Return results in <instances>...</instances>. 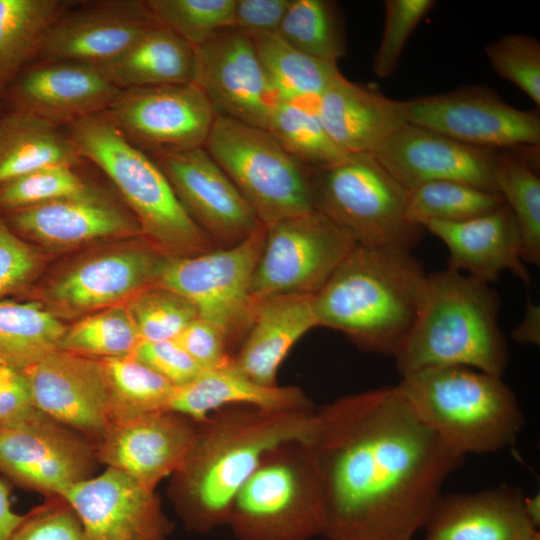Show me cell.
I'll list each match as a JSON object with an SVG mask.
<instances>
[{
	"label": "cell",
	"mask_w": 540,
	"mask_h": 540,
	"mask_svg": "<svg viewBox=\"0 0 540 540\" xmlns=\"http://www.w3.org/2000/svg\"><path fill=\"white\" fill-rule=\"evenodd\" d=\"M311 448L328 540H412L463 462L399 386L345 397L321 411Z\"/></svg>",
	"instance_id": "obj_1"
},
{
	"label": "cell",
	"mask_w": 540,
	"mask_h": 540,
	"mask_svg": "<svg viewBox=\"0 0 540 540\" xmlns=\"http://www.w3.org/2000/svg\"><path fill=\"white\" fill-rule=\"evenodd\" d=\"M312 409L231 416L198 430L175 473L171 497L189 529L208 531L228 522L241 487L273 451L290 444L312 446L320 429Z\"/></svg>",
	"instance_id": "obj_2"
},
{
	"label": "cell",
	"mask_w": 540,
	"mask_h": 540,
	"mask_svg": "<svg viewBox=\"0 0 540 540\" xmlns=\"http://www.w3.org/2000/svg\"><path fill=\"white\" fill-rule=\"evenodd\" d=\"M427 276L410 250L356 244L313 296L318 326L394 356L418 317Z\"/></svg>",
	"instance_id": "obj_3"
},
{
	"label": "cell",
	"mask_w": 540,
	"mask_h": 540,
	"mask_svg": "<svg viewBox=\"0 0 540 540\" xmlns=\"http://www.w3.org/2000/svg\"><path fill=\"white\" fill-rule=\"evenodd\" d=\"M490 284L446 268L427 276L418 317L394 355L401 377L463 366L502 376L509 362Z\"/></svg>",
	"instance_id": "obj_4"
},
{
	"label": "cell",
	"mask_w": 540,
	"mask_h": 540,
	"mask_svg": "<svg viewBox=\"0 0 540 540\" xmlns=\"http://www.w3.org/2000/svg\"><path fill=\"white\" fill-rule=\"evenodd\" d=\"M68 135L79 155L115 184L143 237L161 254L181 258L217 249L189 216L151 156L133 145L106 111L71 123Z\"/></svg>",
	"instance_id": "obj_5"
},
{
	"label": "cell",
	"mask_w": 540,
	"mask_h": 540,
	"mask_svg": "<svg viewBox=\"0 0 540 540\" xmlns=\"http://www.w3.org/2000/svg\"><path fill=\"white\" fill-rule=\"evenodd\" d=\"M398 386L420 418L463 457L511 446L524 425L517 397L502 376L438 367L404 376Z\"/></svg>",
	"instance_id": "obj_6"
},
{
	"label": "cell",
	"mask_w": 540,
	"mask_h": 540,
	"mask_svg": "<svg viewBox=\"0 0 540 540\" xmlns=\"http://www.w3.org/2000/svg\"><path fill=\"white\" fill-rule=\"evenodd\" d=\"M311 177L314 210L357 244L411 250L420 241L424 228L407 217L410 192L374 154H350Z\"/></svg>",
	"instance_id": "obj_7"
},
{
	"label": "cell",
	"mask_w": 540,
	"mask_h": 540,
	"mask_svg": "<svg viewBox=\"0 0 540 540\" xmlns=\"http://www.w3.org/2000/svg\"><path fill=\"white\" fill-rule=\"evenodd\" d=\"M204 148L264 225L314 210L311 169L266 129L216 115Z\"/></svg>",
	"instance_id": "obj_8"
},
{
	"label": "cell",
	"mask_w": 540,
	"mask_h": 540,
	"mask_svg": "<svg viewBox=\"0 0 540 540\" xmlns=\"http://www.w3.org/2000/svg\"><path fill=\"white\" fill-rule=\"evenodd\" d=\"M270 454L235 497L228 520L235 534L241 540H308L321 535L323 491L310 446L296 464Z\"/></svg>",
	"instance_id": "obj_9"
},
{
	"label": "cell",
	"mask_w": 540,
	"mask_h": 540,
	"mask_svg": "<svg viewBox=\"0 0 540 540\" xmlns=\"http://www.w3.org/2000/svg\"><path fill=\"white\" fill-rule=\"evenodd\" d=\"M263 224L242 242L202 254L166 258L154 282L190 301L199 317L217 325L230 347L252 321L251 282L265 238Z\"/></svg>",
	"instance_id": "obj_10"
},
{
	"label": "cell",
	"mask_w": 540,
	"mask_h": 540,
	"mask_svg": "<svg viewBox=\"0 0 540 540\" xmlns=\"http://www.w3.org/2000/svg\"><path fill=\"white\" fill-rule=\"evenodd\" d=\"M254 269V302L288 294L314 296L356 241L317 210L265 225Z\"/></svg>",
	"instance_id": "obj_11"
},
{
	"label": "cell",
	"mask_w": 540,
	"mask_h": 540,
	"mask_svg": "<svg viewBox=\"0 0 540 540\" xmlns=\"http://www.w3.org/2000/svg\"><path fill=\"white\" fill-rule=\"evenodd\" d=\"M98 463L95 444L36 408L0 422V473L20 488L62 496Z\"/></svg>",
	"instance_id": "obj_12"
},
{
	"label": "cell",
	"mask_w": 540,
	"mask_h": 540,
	"mask_svg": "<svg viewBox=\"0 0 540 540\" xmlns=\"http://www.w3.org/2000/svg\"><path fill=\"white\" fill-rule=\"evenodd\" d=\"M406 102L407 123L483 149L538 148L540 116L514 108L485 86L417 97Z\"/></svg>",
	"instance_id": "obj_13"
},
{
	"label": "cell",
	"mask_w": 540,
	"mask_h": 540,
	"mask_svg": "<svg viewBox=\"0 0 540 540\" xmlns=\"http://www.w3.org/2000/svg\"><path fill=\"white\" fill-rule=\"evenodd\" d=\"M106 113L133 145L151 154L204 147L216 117L194 82L122 88Z\"/></svg>",
	"instance_id": "obj_14"
},
{
	"label": "cell",
	"mask_w": 540,
	"mask_h": 540,
	"mask_svg": "<svg viewBox=\"0 0 540 540\" xmlns=\"http://www.w3.org/2000/svg\"><path fill=\"white\" fill-rule=\"evenodd\" d=\"M179 201L217 248L236 245L263 223L204 147L151 154Z\"/></svg>",
	"instance_id": "obj_15"
},
{
	"label": "cell",
	"mask_w": 540,
	"mask_h": 540,
	"mask_svg": "<svg viewBox=\"0 0 540 540\" xmlns=\"http://www.w3.org/2000/svg\"><path fill=\"white\" fill-rule=\"evenodd\" d=\"M194 83L216 115L263 129L278 100L252 40L235 28L195 47Z\"/></svg>",
	"instance_id": "obj_16"
},
{
	"label": "cell",
	"mask_w": 540,
	"mask_h": 540,
	"mask_svg": "<svg viewBox=\"0 0 540 540\" xmlns=\"http://www.w3.org/2000/svg\"><path fill=\"white\" fill-rule=\"evenodd\" d=\"M373 154L409 192L429 182L457 181L499 193L495 150L469 146L418 125L404 124Z\"/></svg>",
	"instance_id": "obj_17"
},
{
	"label": "cell",
	"mask_w": 540,
	"mask_h": 540,
	"mask_svg": "<svg viewBox=\"0 0 540 540\" xmlns=\"http://www.w3.org/2000/svg\"><path fill=\"white\" fill-rule=\"evenodd\" d=\"M61 497L92 540H166L173 528L155 490L113 468L71 486Z\"/></svg>",
	"instance_id": "obj_18"
},
{
	"label": "cell",
	"mask_w": 540,
	"mask_h": 540,
	"mask_svg": "<svg viewBox=\"0 0 540 540\" xmlns=\"http://www.w3.org/2000/svg\"><path fill=\"white\" fill-rule=\"evenodd\" d=\"M122 88L101 65L38 61L13 80L2 99L56 125L106 111Z\"/></svg>",
	"instance_id": "obj_19"
},
{
	"label": "cell",
	"mask_w": 540,
	"mask_h": 540,
	"mask_svg": "<svg viewBox=\"0 0 540 540\" xmlns=\"http://www.w3.org/2000/svg\"><path fill=\"white\" fill-rule=\"evenodd\" d=\"M34 407L97 445L109 426L98 359L56 350L24 369Z\"/></svg>",
	"instance_id": "obj_20"
},
{
	"label": "cell",
	"mask_w": 540,
	"mask_h": 540,
	"mask_svg": "<svg viewBox=\"0 0 540 540\" xmlns=\"http://www.w3.org/2000/svg\"><path fill=\"white\" fill-rule=\"evenodd\" d=\"M158 23L145 1L87 4L59 16L51 24L37 58L103 66L123 54Z\"/></svg>",
	"instance_id": "obj_21"
},
{
	"label": "cell",
	"mask_w": 540,
	"mask_h": 540,
	"mask_svg": "<svg viewBox=\"0 0 540 540\" xmlns=\"http://www.w3.org/2000/svg\"><path fill=\"white\" fill-rule=\"evenodd\" d=\"M198 429L191 420L157 411L110 425L96 445L98 461L154 489L175 474L195 445Z\"/></svg>",
	"instance_id": "obj_22"
},
{
	"label": "cell",
	"mask_w": 540,
	"mask_h": 540,
	"mask_svg": "<svg viewBox=\"0 0 540 540\" xmlns=\"http://www.w3.org/2000/svg\"><path fill=\"white\" fill-rule=\"evenodd\" d=\"M166 256L148 241L105 252L77 264L47 290L52 308L66 315L124 304L154 285Z\"/></svg>",
	"instance_id": "obj_23"
},
{
	"label": "cell",
	"mask_w": 540,
	"mask_h": 540,
	"mask_svg": "<svg viewBox=\"0 0 540 540\" xmlns=\"http://www.w3.org/2000/svg\"><path fill=\"white\" fill-rule=\"evenodd\" d=\"M24 240L71 246L113 237L143 236L134 215L102 191L81 194L2 214Z\"/></svg>",
	"instance_id": "obj_24"
},
{
	"label": "cell",
	"mask_w": 540,
	"mask_h": 540,
	"mask_svg": "<svg viewBox=\"0 0 540 540\" xmlns=\"http://www.w3.org/2000/svg\"><path fill=\"white\" fill-rule=\"evenodd\" d=\"M424 229L447 247V268L488 284L496 282L502 271L509 270L524 283H530L521 256L518 227L506 204L464 221L429 222Z\"/></svg>",
	"instance_id": "obj_25"
},
{
	"label": "cell",
	"mask_w": 540,
	"mask_h": 540,
	"mask_svg": "<svg viewBox=\"0 0 540 540\" xmlns=\"http://www.w3.org/2000/svg\"><path fill=\"white\" fill-rule=\"evenodd\" d=\"M424 540H528L539 531L518 489L496 487L440 496L424 523Z\"/></svg>",
	"instance_id": "obj_26"
},
{
	"label": "cell",
	"mask_w": 540,
	"mask_h": 540,
	"mask_svg": "<svg viewBox=\"0 0 540 540\" xmlns=\"http://www.w3.org/2000/svg\"><path fill=\"white\" fill-rule=\"evenodd\" d=\"M331 139L348 154H373L407 123L406 102L338 76L315 103Z\"/></svg>",
	"instance_id": "obj_27"
},
{
	"label": "cell",
	"mask_w": 540,
	"mask_h": 540,
	"mask_svg": "<svg viewBox=\"0 0 540 540\" xmlns=\"http://www.w3.org/2000/svg\"><path fill=\"white\" fill-rule=\"evenodd\" d=\"M314 327H318V322L313 296L288 294L258 301L233 364L257 383L278 385L276 376L282 361Z\"/></svg>",
	"instance_id": "obj_28"
},
{
	"label": "cell",
	"mask_w": 540,
	"mask_h": 540,
	"mask_svg": "<svg viewBox=\"0 0 540 540\" xmlns=\"http://www.w3.org/2000/svg\"><path fill=\"white\" fill-rule=\"evenodd\" d=\"M248 405L267 412L311 409L302 390L255 382L231 364L203 370L188 384L176 387L167 411L194 422H205L212 411L226 405Z\"/></svg>",
	"instance_id": "obj_29"
},
{
	"label": "cell",
	"mask_w": 540,
	"mask_h": 540,
	"mask_svg": "<svg viewBox=\"0 0 540 540\" xmlns=\"http://www.w3.org/2000/svg\"><path fill=\"white\" fill-rule=\"evenodd\" d=\"M79 155L68 133L27 111L0 115V184L48 166H71Z\"/></svg>",
	"instance_id": "obj_30"
},
{
	"label": "cell",
	"mask_w": 540,
	"mask_h": 540,
	"mask_svg": "<svg viewBox=\"0 0 540 540\" xmlns=\"http://www.w3.org/2000/svg\"><path fill=\"white\" fill-rule=\"evenodd\" d=\"M103 67L121 88L191 83L195 48L158 23Z\"/></svg>",
	"instance_id": "obj_31"
},
{
	"label": "cell",
	"mask_w": 540,
	"mask_h": 540,
	"mask_svg": "<svg viewBox=\"0 0 540 540\" xmlns=\"http://www.w3.org/2000/svg\"><path fill=\"white\" fill-rule=\"evenodd\" d=\"M250 39L278 99L315 105L323 92L341 75L337 64L296 49L278 33Z\"/></svg>",
	"instance_id": "obj_32"
},
{
	"label": "cell",
	"mask_w": 540,
	"mask_h": 540,
	"mask_svg": "<svg viewBox=\"0 0 540 540\" xmlns=\"http://www.w3.org/2000/svg\"><path fill=\"white\" fill-rule=\"evenodd\" d=\"M66 2L0 0V99L37 57L43 38Z\"/></svg>",
	"instance_id": "obj_33"
},
{
	"label": "cell",
	"mask_w": 540,
	"mask_h": 540,
	"mask_svg": "<svg viewBox=\"0 0 540 540\" xmlns=\"http://www.w3.org/2000/svg\"><path fill=\"white\" fill-rule=\"evenodd\" d=\"M98 361L106 387L110 425L167 411L176 387L163 376L133 355Z\"/></svg>",
	"instance_id": "obj_34"
},
{
	"label": "cell",
	"mask_w": 540,
	"mask_h": 540,
	"mask_svg": "<svg viewBox=\"0 0 540 540\" xmlns=\"http://www.w3.org/2000/svg\"><path fill=\"white\" fill-rule=\"evenodd\" d=\"M66 328L38 302L0 300V363L26 369L59 350Z\"/></svg>",
	"instance_id": "obj_35"
},
{
	"label": "cell",
	"mask_w": 540,
	"mask_h": 540,
	"mask_svg": "<svg viewBox=\"0 0 540 540\" xmlns=\"http://www.w3.org/2000/svg\"><path fill=\"white\" fill-rule=\"evenodd\" d=\"M266 130L287 153L311 170L332 167L350 155L328 135L313 104L278 99Z\"/></svg>",
	"instance_id": "obj_36"
},
{
	"label": "cell",
	"mask_w": 540,
	"mask_h": 540,
	"mask_svg": "<svg viewBox=\"0 0 540 540\" xmlns=\"http://www.w3.org/2000/svg\"><path fill=\"white\" fill-rule=\"evenodd\" d=\"M278 35L296 49L337 64L347 53L341 11L330 0H291Z\"/></svg>",
	"instance_id": "obj_37"
},
{
	"label": "cell",
	"mask_w": 540,
	"mask_h": 540,
	"mask_svg": "<svg viewBox=\"0 0 540 540\" xmlns=\"http://www.w3.org/2000/svg\"><path fill=\"white\" fill-rule=\"evenodd\" d=\"M498 192L518 227L524 263H540V179L527 160L498 153L495 164Z\"/></svg>",
	"instance_id": "obj_38"
},
{
	"label": "cell",
	"mask_w": 540,
	"mask_h": 540,
	"mask_svg": "<svg viewBox=\"0 0 540 540\" xmlns=\"http://www.w3.org/2000/svg\"><path fill=\"white\" fill-rule=\"evenodd\" d=\"M505 204L500 193L457 181L425 183L410 191L407 217L422 228L429 222H459Z\"/></svg>",
	"instance_id": "obj_39"
},
{
	"label": "cell",
	"mask_w": 540,
	"mask_h": 540,
	"mask_svg": "<svg viewBox=\"0 0 540 540\" xmlns=\"http://www.w3.org/2000/svg\"><path fill=\"white\" fill-rule=\"evenodd\" d=\"M141 342L125 304L106 308L66 328L59 350L101 359L132 355Z\"/></svg>",
	"instance_id": "obj_40"
},
{
	"label": "cell",
	"mask_w": 540,
	"mask_h": 540,
	"mask_svg": "<svg viewBox=\"0 0 540 540\" xmlns=\"http://www.w3.org/2000/svg\"><path fill=\"white\" fill-rule=\"evenodd\" d=\"M160 24L194 48L232 28L235 0H147Z\"/></svg>",
	"instance_id": "obj_41"
},
{
	"label": "cell",
	"mask_w": 540,
	"mask_h": 540,
	"mask_svg": "<svg viewBox=\"0 0 540 540\" xmlns=\"http://www.w3.org/2000/svg\"><path fill=\"white\" fill-rule=\"evenodd\" d=\"M125 305L141 341L172 340L199 317L185 297L158 285L142 289Z\"/></svg>",
	"instance_id": "obj_42"
},
{
	"label": "cell",
	"mask_w": 540,
	"mask_h": 540,
	"mask_svg": "<svg viewBox=\"0 0 540 540\" xmlns=\"http://www.w3.org/2000/svg\"><path fill=\"white\" fill-rule=\"evenodd\" d=\"M90 186L71 166H48L0 184V213L78 195Z\"/></svg>",
	"instance_id": "obj_43"
},
{
	"label": "cell",
	"mask_w": 540,
	"mask_h": 540,
	"mask_svg": "<svg viewBox=\"0 0 540 540\" xmlns=\"http://www.w3.org/2000/svg\"><path fill=\"white\" fill-rule=\"evenodd\" d=\"M493 69L540 106V43L524 34L503 35L484 48Z\"/></svg>",
	"instance_id": "obj_44"
},
{
	"label": "cell",
	"mask_w": 540,
	"mask_h": 540,
	"mask_svg": "<svg viewBox=\"0 0 540 540\" xmlns=\"http://www.w3.org/2000/svg\"><path fill=\"white\" fill-rule=\"evenodd\" d=\"M434 5L433 0L384 2L383 34L372 60V70L377 77L387 78L394 73L407 40Z\"/></svg>",
	"instance_id": "obj_45"
},
{
	"label": "cell",
	"mask_w": 540,
	"mask_h": 540,
	"mask_svg": "<svg viewBox=\"0 0 540 540\" xmlns=\"http://www.w3.org/2000/svg\"><path fill=\"white\" fill-rule=\"evenodd\" d=\"M9 540H92L82 522L61 496L45 502L23 515Z\"/></svg>",
	"instance_id": "obj_46"
},
{
	"label": "cell",
	"mask_w": 540,
	"mask_h": 540,
	"mask_svg": "<svg viewBox=\"0 0 540 540\" xmlns=\"http://www.w3.org/2000/svg\"><path fill=\"white\" fill-rule=\"evenodd\" d=\"M42 255L17 235L0 213V300L23 291L42 265Z\"/></svg>",
	"instance_id": "obj_47"
},
{
	"label": "cell",
	"mask_w": 540,
	"mask_h": 540,
	"mask_svg": "<svg viewBox=\"0 0 540 540\" xmlns=\"http://www.w3.org/2000/svg\"><path fill=\"white\" fill-rule=\"evenodd\" d=\"M174 340L203 370L221 368L233 361L224 332L201 317L187 324Z\"/></svg>",
	"instance_id": "obj_48"
},
{
	"label": "cell",
	"mask_w": 540,
	"mask_h": 540,
	"mask_svg": "<svg viewBox=\"0 0 540 540\" xmlns=\"http://www.w3.org/2000/svg\"><path fill=\"white\" fill-rule=\"evenodd\" d=\"M132 355L175 387L188 384L203 371L174 339L141 341Z\"/></svg>",
	"instance_id": "obj_49"
},
{
	"label": "cell",
	"mask_w": 540,
	"mask_h": 540,
	"mask_svg": "<svg viewBox=\"0 0 540 540\" xmlns=\"http://www.w3.org/2000/svg\"><path fill=\"white\" fill-rule=\"evenodd\" d=\"M291 0H235L233 26L249 38L278 33Z\"/></svg>",
	"instance_id": "obj_50"
},
{
	"label": "cell",
	"mask_w": 540,
	"mask_h": 540,
	"mask_svg": "<svg viewBox=\"0 0 540 540\" xmlns=\"http://www.w3.org/2000/svg\"><path fill=\"white\" fill-rule=\"evenodd\" d=\"M35 409L24 370L0 363V422Z\"/></svg>",
	"instance_id": "obj_51"
},
{
	"label": "cell",
	"mask_w": 540,
	"mask_h": 540,
	"mask_svg": "<svg viewBox=\"0 0 540 540\" xmlns=\"http://www.w3.org/2000/svg\"><path fill=\"white\" fill-rule=\"evenodd\" d=\"M511 336L521 344L539 345L540 343V306L528 295L523 318Z\"/></svg>",
	"instance_id": "obj_52"
},
{
	"label": "cell",
	"mask_w": 540,
	"mask_h": 540,
	"mask_svg": "<svg viewBox=\"0 0 540 540\" xmlns=\"http://www.w3.org/2000/svg\"><path fill=\"white\" fill-rule=\"evenodd\" d=\"M10 487V483L0 477V540H9L23 518V515L15 513L12 509Z\"/></svg>",
	"instance_id": "obj_53"
},
{
	"label": "cell",
	"mask_w": 540,
	"mask_h": 540,
	"mask_svg": "<svg viewBox=\"0 0 540 540\" xmlns=\"http://www.w3.org/2000/svg\"><path fill=\"white\" fill-rule=\"evenodd\" d=\"M524 509L531 523L539 530L540 525V496L535 494L524 497Z\"/></svg>",
	"instance_id": "obj_54"
},
{
	"label": "cell",
	"mask_w": 540,
	"mask_h": 540,
	"mask_svg": "<svg viewBox=\"0 0 540 540\" xmlns=\"http://www.w3.org/2000/svg\"><path fill=\"white\" fill-rule=\"evenodd\" d=\"M528 540H540V532L536 531Z\"/></svg>",
	"instance_id": "obj_55"
}]
</instances>
